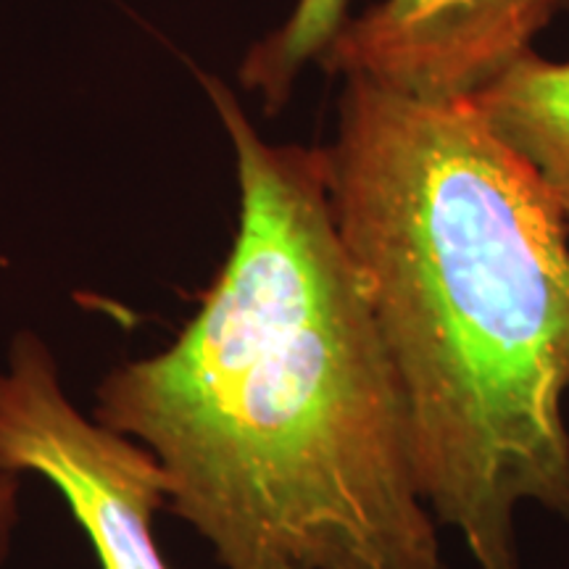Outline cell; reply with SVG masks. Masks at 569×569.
<instances>
[{
  "label": "cell",
  "instance_id": "cell-5",
  "mask_svg": "<svg viewBox=\"0 0 569 569\" xmlns=\"http://www.w3.org/2000/svg\"><path fill=\"white\" fill-rule=\"evenodd\" d=\"M469 98L490 130L540 174L569 227V63L528 51Z\"/></svg>",
  "mask_w": 569,
  "mask_h": 569
},
{
  "label": "cell",
  "instance_id": "cell-7",
  "mask_svg": "<svg viewBox=\"0 0 569 569\" xmlns=\"http://www.w3.org/2000/svg\"><path fill=\"white\" fill-rule=\"evenodd\" d=\"M21 475L0 472V567L9 557L13 530L19 522V493H21Z\"/></svg>",
  "mask_w": 569,
  "mask_h": 569
},
{
  "label": "cell",
  "instance_id": "cell-4",
  "mask_svg": "<svg viewBox=\"0 0 569 569\" xmlns=\"http://www.w3.org/2000/svg\"><path fill=\"white\" fill-rule=\"evenodd\" d=\"M567 0H382L348 19L322 56L340 74L425 98H469L519 56Z\"/></svg>",
  "mask_w": 569,
  "mask_h": 569
},
{
  "label": "cell",
  "instance_id": "cell-8",
  "mask_svg": "<svg viewBox=\"0 0 569 569\" xmlns=\"http://www.w3.org/2000/svg\"><path fill=\"white\" fill-rule=\"evenodd\" d=\"M567 3H569V0H567Z\"/></svg>",
  "mask_w": 569,
  "mask_h": 569
},
{
  "label": "cell",
  "instance_id": "cell-2",
  "mask_svg": "<svg viewBox=\"0 0 569 569\" xmlns=\"http://www.w3.org/2000/svg\"><path fill=\"white\" fill-rule=\"evenodd\" d=\"M336 230L396 369L438 525L519 569L517 515L569 522V227L472 98L348 74L322 148Z\"/></svg>",
  "mask_w": 569,
  "mask_h": 569
},
{
  "label": "cell",
  "instance_id": "cell-3",
  "mask_svg": "<svg viewBox=\"0 0 569 569\" xmlns=\"http://www.w3.org/2000/svg\"><path fill=\"white\" fill-rule=\"evenodd\" d=\"M0 472L40 475L88 532L101 569H169L153 538L169 480L138 440L77 409L34 332L13 336L0 369Z\"/></svg>",
  "mask_w": 569,
  "mask_h": 569
},
{
  "label": "cell",
  "instance_id": "cell-1",
  "mask_svg": "<svg viewBox=\"0 0 569 569\" xmlns=\"http://www.w3.org/2000/svg\"><path fill=\"white\" fill-rule=\"evenodd\" d=\"M203 84L238 167L232 251L172 346L103 377L92 417L159 459L167 509L224 569H446L322 148L261 140Z\"/></svg>",
  "mask_w": 569,
  "mask_h": 569
},
{
  "label": "cell",
  "instance_id": "cell-6",
  "mask_svg": "<svg viewBox=\"0 0 569 569\" xmlns=\"http://www.w3.org/2000/svg\"><path fill=\"white\" fill-rule=\"evenodd\" d=\"M351 0H298L280 30L248 51L240 82L264 96L272 113L290 98L293 82L306 63L319 59L348 21Z\"/></svg>",
  "mask_w": 569,
  "mask_h": 569
}]
</instances>
